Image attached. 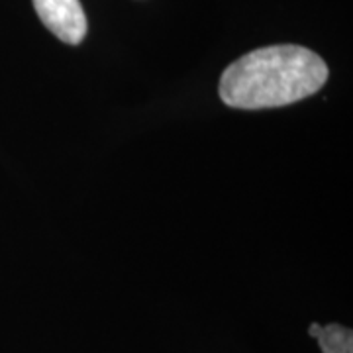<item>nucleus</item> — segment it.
Returning a JSON list of instances; mask_svg holds the SVG:
<instances>
[{
	"mask_svg": "<svg viewBox=\"0 0 353 353\" xmlns=\"http://www.w3.org/2000/svg\"><path fill=\"white\" fill-rule=\"evenodd\" d=\"M326 61L308 48L294 43L253 50L220 77V101L238 110L289 106L316 94L328 81Z\"/></svg>",
	"mask_w": 353,
	"mask_h": 353,
	"instance_id": "nucleus-1",
	"label": "nucleus"
},
{
	"mask_svg": "<svg viewBox=\"0 0 353 353\" xmlns=\"http://www.w3.org/2000/svg\"><path fill=\"white\" fill-rule=\"evenodd\" d=\"M308 334L318 340L322 353H353V332L340 324L318 326L312 324Z\"/></svg>",
	"mask_w": 353,
	"mask_h": 353,
	"instance_id": "nucleus-3",
	"label": "nucleus"
},
{
	"mask_svg": "<svg viewBox=\"0 0 353 353\" xmlns=\"http://www.w3.org/2000/svg\"><path fill=\"white\" fill-rule=\"evenodd\" d=\"M41 24L59 41L79 46L88 32L87 14L81 0H32Z\"/></svg>",
	"mask_w": 353,
	"mask_h": 353,
	"instance_id": "nucleus-2",
	"label": "nucleus"
}]
</instances>
